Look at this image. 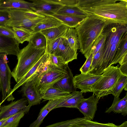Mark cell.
Instances as JSON below:
<instances>
[{"label": "cell", "mask_w": 127, "mask_h": 127, "mask_svg": "<svg viewBox=\"0 0 127 127\" xmlns=\"http://www.w3.org/2000/svg\"><path fill=\"white\" fill-rule=\"evenodd\" d=\"M77 7L87 16L107 25L127 24V0H78Z\"/></svg>", "instance_id": "cell-1"}, {"label": "cell", "mask_w": 127, "mask_h": 127, "mask_svg": "<svg viewBox=\"0 0 127 127\" xmlns=\"http://www.w3.org/2000/svg\"><path fill=\"white\" fill-rule=\"evenodd\" d=\"M107 25L104 21L87 16L75 28L80 51L86 59L91 53L94 43Z\"/></svg>", "instance_id": "cell-2"}, {"label": "cell", "mask_w": 127, "mask_h": 127, "mask_svg": "<svg viewBox=\"0 0 127 127\" xmlns=\"http://www.w3.org/2000/svg\"><path fill=\"white\" fill-rule=\"evenodd\" d=\"M107 33L101 63L105 66L112 65L118 50L127 38V24L112 23L106 25Z\"/></svg>", "instance_id": "cell-3"}, {"label": "cell", "mask_w": 127, "mask_h": 127, "mask_svg": "<svg viewBox=\"0 0 127 127\" xmlns=\"http://www.w3.org/2000/svg\"><path fill=\"white\" fill-rule=\"evenodd\" d=\"M45 49H37L30 43L20 50L17 56L18 62L12 72L17 83L45 53Z\"/></svg>", "instance_id": "cell-4"}, {"label": "cell", "mask_w": 127, "mask_h": 127, "mask_svg": "<svg viewBox=\"0 0 127 127\" xmlns=\"http://www.w3.org/2000/svg\"><path fill=\"white\" fill-rule=\"evenodd\" d=\"M68 65L60 67L49 63L45 66L40 73L32 80L41 94L52 87L55 83L62 79L67 73Z\"/></svg>", "instance_id": "cell-5"}, {"label": "cell", "mask_w": 127, "mask_h": 127, "mask_svg": "<svg viewBox=\"0 0 127 127\" xmlns=\"http://www.w3.org/2000/svg\"><path fill=\"white\" fill-rule=\"evenodd\" d=\"M122 74L118 66H109L104 70L100 79L93 85L92 92L100 98L111 94L118 78Z\"/></svg>", "instance_id": "cell-6"}, {"label": "cell", "mask_w": 127, "mask_h": 127, "mask_svg": "<svg viewBox=\"0 0 127 127\" xmlns=\"http://www.w3.org/2000/svg\"><path fill=\"white\" fill-rule=\"evenodd\" d=\"M10 17L5 26L11 28L25 29L33 33V28L46 18L32 20L25 14V10L12 9L9 10Z\"/></svg>", "instance_id": "cell-7"}, {"label": "cell", "mask_w": 127, "mask_h": 127, "mask_svg": "<svg viewBox=\"0 0 127 127\" xmlns=\"http://www.w3.org/2000/svg\"><path fill=\"white\" fill-rule=\"evenodd\" d=\"M7 54L0 53V83L2 95V103L6 99L8 101L15 99L11 94L10 80L12 72L7 64Z\"/></svg>", "instance_id": "cell-8"}, {"label": "cell", "mask_w": 127, "mask_h": 127, "mask_svg": "<svg viewBox=\"0 0 127 127\" xmlns=\"http://www.w3.org/2000/svg\"><path fill=\"white\" fill-rule=\"evenodd\" d=\"M32 10L37 13L47 16H53L64 5L59 0H32Z\"/></svg>", "instance_id": "cell-9"}, {"label": "cell", "mask_w": 127, "mask_h": 127, "mask_svg": "<svg viewBox=\"0 0 127 127\" xmlns=\"http://www.w3.org/2000/svg\"><path fill=\"white\" fill-rule=\"evenodd\" d=\"M50 55L45 53L14 86L11 94L26 83L32 81L37 75L49 61Z\"/></svg>", "instance_id": "cell-10"}, {"label": "cell", "mask_w": 127, "mask_h": 127, "mask_svg": "<svg viewBox=\"0 0 127 127\" xmlns=\"http://www.w3.org/2000/svg\"><path fill=\"white\" fill-rule=\"evenodd\" d=\"M28 100L26 97L17 100L12 102L9 104L0 107V119L7 118L14 115L20 111L24 110L27 113L31 108L27 106Z\"/></svg>", "instance_id": "cell-11"}, {"label": "cell", "mask_w": 127, "mask_h": 127, "mask_svg": "<svg viewBox=\"0 0 127 127\" xmlns=\"http://www.w3.org/2000/svg\"><path fill=\"white\" fill-rule=\"evenodd\" d=\"M95 96L93 94L88 98H84L77 106L76 108L83 114L85 119L92 120L94 118L100 98Z\"/></svg>", "instance_id": "cell-12"}, {"label": "cell", "mask_w": 127, "mask_h": 127, "mask_svg": "<svg viewBox=\"0 0 127 127\" xmlns=\"http://www.w3.org/2000/svg\"><path fill=\"white\" fill-rule=\"evenodd\" d=\"M101 76V75H96L88 72L81 73L74 77V83L76 88L81 90L83 93L92 92L93 85Z\"/></svg>", "instance_id": "cell-13"}, {"label": "cell", "mask_w": 127, "mask_h": 127, "mask_svg": "<svg viewBox=\"0 0 127 127\" xmlns=\"http://www.w3.org/2000/svg\"><path fill=\"white\" fill-rule=\"evenodd\" d=\"M22 86L20 92L27 99L28 106L31 107L40 103L42 99L41 95L37 91L32 80L26 83Z\"/></svg>", "instance_id": "cell-14"}, {"label": "cell", "mask_w": 127, "mask_h": 127, "mask_svg": "<svg viewBox=\"0 0 127 127\" xmlns=\"http://www.w3.org/2000/svg\"><path fill=\"white\" fill-rule=\"evenodd\" d=\"M78 54L77 51L69 46L64 37L54 55L60 57L65 64H68L69 62L77 59Z\"/></svg>", "instance_id": "cell-15"}, {"label": "cell", "mask_w": 127, "mask_h": 127, "mask_svg": "<svg viewBox=\"0 0 127 127\" xmlns=\"http://www.w3.org/2000/svg\"><path fill=\"white\" fill-rule=\"evenodd\" d=\"M19 43L14 38L0 35V53L17 56L20 51Z\"/></svg>", "instance_id": "cell-16"}, {"label": "cell", "mask_w": 127, "mask_h": 127, "mask_svg": "<svg viewBox=\"0 0 127 127\" xmlns=\"http://www.w3.org/2000/svg\"><path fill=\"white\" fill-rule=\"evenodd\" d=\"M52 87L70 93L76 91L77 88L74 83V77L68 66L67 74L62 79L54 84Z\"/></svg>", "instance_id": "cell-17"}, {"label": "cell", "mask_w": 127, "mask_h": 127, "mask_svg": "<svg viewBox=\"0 0 127 127\" xmlns=\"http://www.w3.org/2000/svg\"><path fill=\"white\" fill-rule=\"evenodd\" d=\"M63 99L49 100L40 110L36 119L29 127H39L48 114L54 109L56 106Z\"/></svg>", "instance_id": "cell-18"}, {"label": "cell", "mask_w": 127, "mask_h": 127, "mask_svg": "<svg viewBox=\"0 0 127 127\" xmlns=\"http://www.w3.org/2000/svg\"><path fill=\"white\" fill-rule=\"evenodd\" d=\"M113 112L116 113H120L124 116L127 115V94L122 99L119 97H114L111 106L105 111L106 113Z\"/></svg>", "instance_id": "cell-19"}, {"label": "cell", "mask_w": 127, "mask_h": 127, "mask_svg": "<svg viewBox=\"0 0 127 127\" xmlns=\"http://www.w3.org/2000/svg\"><path fill=\"white\" fill-rule=\"evenodd\" d=\"M83 93L81 91H76L72 93L66 99L63 100L55 109L62 107L76 108L78 104L84 98Z\"/></svg>", "instance_id": "cell-20"}, {"label": "cell", "mask_w": 127, "mask_h": 127, "mask_svg": "<svg viewBox=\"0 0 127 127\" xmlns=\"http://www.w3.org/2000/svg\"><path fill=\"white\" fill-rule=\"evenodd\" d=\"M69 27L64 24L56 27L42 30L40 32L45 36L47 40L64 37Z\"/></svg>", "instance_id": "cell-21"}, {"label": "cell", "mask_w": 127, "mask_h": 127, "mask_svg": "<svg viewBox=\"0 0 127 127\" xmlns=\"http://www.w3.org/2000/svg\"><path fill=\"white\" fill-rule=\"evenodd\" d=\"M32 2L22 0H3L0 9H17L32 10Z\"/></svg>", "instance_id": "cell-22"}, {"label": "cell", "mask_w": 127, "mask_h": 127, "mask_svg": "<svg viewBox=\"0 0 127 127\" xmlns=\"http://www.w3.org/2000/svg\"><path fill=\"white\" fill-rule=\"evenodd\" d=\"M71 93L64 91L53 87L48 89L41 94L43 101L47 100H62L66 99Z\"/></svg>", "instance_id": "cell-23"}, {"label": "cell", "mask_w": 127, "mask_h": 127, "mask_svg": "<svg viewBox=\"0 0 127 127\" xmlns=\"http://www.w3.org/2000/svg\"><path fill=\"white\" fill-rule=\"evenodd\" d=\"M62 24L63 23L62 21L53 16H47L42 22L33 28V33L57 27Z\"/></svg>", "instance_id": "cell-24"}, {"label": "cell", "mask_w": 127, "mask_h": 127, "mask_svg": "<svg viewBox=\"0 0 127 127\" xmlns=\"http://www.w3.org/2000/svg\"><path fill=\"white\" fill-rule=\"evenodd\" d=\"M53 16L62 21L63 24L70 28H75L85 18L73 15L57 14Z\"/></svg>", "instance_id": "cell-25"}, {"label": "cell", "mask_w": 127, "mask_h": 127, "mask_svg": "<svg viewBox=\"0 0 127 127\" xmlns=\"http://www.w3.org/2000/svg\"><path fill=\"white\" fill-rule=\"evenodd\" d=\"M64 38L66 40L69 46L75 51H77L80 49V45L77 34L74 28H69L67 31Z\"/></svg>", "instance_id": "cell-26"}, {"label": "cell", "mask_w": 127, "mask_h": 127, "mask_svg": "<svg viewBox=\"0 0 127 127\" xmlns=\"http://www.w3.org/2000/svg\"><path fill=\"white\" fill-rule=\"evenodd\" d=\"M28 42L36 48L46 49L47 40L40 31L33 33Z\"/></svg>", "instance_id": "cell-27"}, {"label": "cell", "mask_w": 127, "mask_h": 127, "mask_svg": "<svg viewBox=\"0 0 127 127\" xmlns=\"http://www.w3.org/2000/svg\"><path fill=\"white\" fill-rule=\"evenodd\" d=\"M117 125L113 123H99L85 119L84 117L71 127H117Z\"/></svg>", "instance_id": "cell-28"}, {"label": "cell", "mask_w": 127, "mask_h": 127, "mask_svg": "<svg viewBox=\"0 0 127 127\" xmlns=\"http://www.w3.org/2000/svg\"><path fill=\"white\" fill-rule=\"evenodd\" d=\"M12 28L14 33L15 39L19 44H23L26 41L28 42L33 33L24 28L14 27Z\"/></svg>", "instance_id": "cell-29"}, {"label": "cell", "mask_w": 127, "mask_h": 127, "mask_svg": "<svg viewBox=\"0 0 127 127\" xmlns=\"http://www.w3.org/2000/svg\"><path fill=\"white\" fill-rule=\"evenodd\" d=\"M56 14L73 15L85 18L87 16L79 9L77 6H64Z\"/></svg>", "instance_id": "cell-30"}, {"label": "cell", "mask_w": 127, "mask_h": 127, "mask_svg": "<svg viewBox=\"0 0 127 127\" xmlns=\"http://www.w3.org/2000/svg\"><path fill=\"white\" fill-rule=\"evenodd\" d=\"M26 113V111L22 110L9 117L1 127H17L21 119Z\"/></svg>", "instance_id": "cell-31"}, {"label": "cell", "mask_w": 127, "mask_h": 127, "mask_svg": "<svg viewBox=\"0 0 127 127\" xmlns=\"http://www.w3.org/2000/svg\"><path fill=\"white\" fill-rule=\"evenodd\" d=\"M127 85V76L122 74L118 78L111 94L114 97H119L125 87Z\"/></svg>", "instance_id": "cell-32"}, {"label": "cell", "mask_w": 127, "mask_h": 127, "mask_svg": "<svg viewBox=\"0 0 127 127\" xmlns=\"http://www.w3.org/2000/svg\"><path fill=\"white\" fill-rule=\"evenodd\" d=\"M64 37L47 40L45 52L50 55H54L56 51L62 41Z\"/></svg>", "instance_id": "cell-33"}, {"label": "cell", "mask_w": 127, "mask_h": 127, "mask_svg": "<svg viewBox=\"0 0 127 127\" xmlns=\"http://www.w3.org/2000/svg\"><path fill=\"white\" fill-rule=\"evenodd\" d=\"M106 35V32L104 27L100 34L94 42L92 47L91 52L93 53V56L104 43Z\"/></svg>", "instance_id": "cell-34"}, {"label": "cell", "mask_w": 127, "mask_h": 127, "mask_svg": "<svg viewBox=\"0 0 127 127\" xmlns=\"http://www.w3.org/2000/svg\"><path fill=\"white\" fill-rule=\"evenodd\" d=\"M126 54H127V38L125 40L118 50L112 65L119 63Z\"/></svg>", "instance_id": "cell-35"}, {"label": "cell", "mask_w": 127, "mask_h": 127, "mask_svg": "<svg viewBox=\"0 0 127 127\" xmlns=\"http://www.w3.org/2000/svg\"><path fill=\"white\" fill-rule=\"evenodd\" d=\"M77 118L54 123L45 127H71L83 118Z\"/></svg>", "instance_id": "cell-36"}, {"label": "cell", "mask_w": 127, "mask_h": 127, "mask_svg": "<svg viewBox=\"0 0 127 127\" xmlns=\"http://www.w3.org/2000/svg\"><path fill=\"white\" fill-rule=\"evenodd\" d=\"M10 17L9 10L0 9V27L6 26V24Z\"/></svg>", "instance_id": "cell-37"}, {"label": "cell", "mask_w": 127, "mask_h": 127, "mask_svg": "<svg viewBox=\"0 0 127 127\" xmlns=\"http://www.w3.org/2000/svg\"><path fill=\"white\" fill-rule=\"evenodd\" d=\"M49 62L50 64L58 67H64L68 65L65 64L60 57L54 55H50Z\"/></svg>", "instance_id": "cell-38"}, {"label": "cell", "mask_w": 127, "mask_h": 127, "mask_svg": "<svg viewBox=\"0 0 127 127\" xmlns=\"http://www.w3.org/2000/svg\"><path fill=\"white\" fill-rule=\"evenodd\" d=\"M93 57V54L91 52L88 57L86 58L85 63L80 68V71L81 73L86 74L89 72L92 64Z\"/></svg>", "instance_id": "cell-39"}, {"label": "cell", "mask_w": 127, "mask_h": 127, "mask_svg": "<svg viewBox=\"0 0 127 127\" xmlns=\"http://www.w3.org/2000/svg\"><path fill=\"white\" fill-rule=\"evenodd\" d=\"M0 35L9 38H15L14 33L12 28L8 26L0 27Z\"/></svg>", "instance_id": "cell-40"}, {"label": "cell", "mask_w": 127, "mask_h": 127, "mask_svg": "<svg viewBox=\"0 0 127 127\" xmlns=\"http://www.w3.org/2000/svg\"><path fill=\"white\" fill-rule=\"evenodd\" d=\"M64 6H77L78 0H59Z\"/></svg>", "instance_id": "cell-41"}, {"label": "cell", "mask_w": 127, "mask_h": 127, "mask_svg": "<svg viewBox=\"0 0 127 127\" xmlns=\"http://www.w3.org/2000/svg\"><path fill=\"white\" fill-rule=\"evenodd\" d=\"M119 69L122 75L127 76V63L121 65Z\"/></svg>", "instance_id": "cell-42"}, {"label": "cell", "mask_w": 127, "mask_h": 127, "mask_svg": "<svg viewBox=\"0 0 127 127\" xmlns=\"http://www.w3.org/2000/svg\"><path fill=\"white\" fill-rule=\"evenodd\" d=\"M127 63V54L125 56L121 59L119 63L120 65Z\"/></svg>", "instance_id": "cell-43"}, {"label": "cell", "mask_w": 127, "mask_h": 127, "mask_svg": "<svg viewBox=\"0 0 127 127\" xmlns=\"http://www.w3.org/2000/svg\"><path fill=\"white\" fill-rule=\"evenodd\" d=\"M9 117L3 118L0 119V127H1L4 123Z\"/></svg>", "instance_id": "cell-44"}, {"label": "cell", "mask_w": 127, "mask_h": 127, "mask_svg": "<svg viewBox=\"0 0 127 127\" xmlns=\"http://www.w3.org/2000/svg\"><path fill=\"white\" fill-rule=\"evenodd\" d=\"M117 127H127V121H125L120 125L117 126Z\"/></svg>", "instance_id": "cell-45"}, {"label": "cell", "mask_w": 127, "mask_h": 127, "mask_svg": "<svg viewBox=\"0 0 127 127\" xmlns=\"http://www.w3.org/2000/svg\"><path fill=\"white\" fill-rule=\"evenodd\" d=\"M124 89L125 91H127V85H126Z\"/></svg>", "instance_id": "cell-46"}, {"label": "cell", "mask_w": 127, "mask_h": 127, "mask_svg": "<svg viewBox=\"0 0 127 127\" xmlns=\"http://www.w3.org/2000/svg\"><path fill=\"white\" fill-rule=\"evenodd\" d=\"M3 1V0H0V6L2 4Z\"/></svg>", "instance_id": "cell-47"}, {"label": "cell", "mask_w": 127, "mask_h": 127, "mask_svg": "<svg viewBox=\"0 0 127 127\" xmlns=\"http://www.w3.org/2000/svg\"><path fill=\"white\" fill-rule=\"evenodd\" d=\"M1 87L0 85V92H1Z\"/></svg>", "instance_id": "cell-48"}, {"label": "cell", "mask_w": 127, "mask_h": 127, "mask_svg": "<svg viewBox=\"0 0 127 127\" xmlns=\"http://www.w3.org/2000/svg\"><path fill=\"white\" fill-rule=\"evenodd\" d=\"M1 102H0V107H1Z\"/></svg>", "instance_id": "cell-49"}]
</instances>
